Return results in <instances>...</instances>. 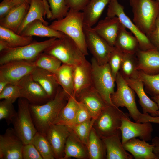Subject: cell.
Listing matches in <instances>:
<instances>
[{"label":"cell","instance_id":"cell-1","mask_svg":"<svg viewBox=\"0 0 159 159\" xmlns=\"http://www.w3.org/2000/svg\"><path fill=\"white\" fill-rule=\"evenodd\" d=\"M69 97L60 86L54 98L40 105L30 104L32 118L37 132L46 133L53 125Z\"/></svg>","mask_w":159,"mask_h":159},{"label":"cell","instance_id":"cell-2","mask_svg":"<svg viewBox=\"0 0 159 159\" xmlns=\"http://www.w3.org/2000/svg\"><path fill=\"white\" fill-rule=\"evenodd\" d=\"M117 89L111 95L110 98L115 107H125L129 112V116L135 122L155 123L156 117L148 113L140 112L138 109L135 102V92L127 84L125 79L119 72L115 79Z\"/></svg>","mask_w":159,"mask_h":159},{"label":"cell","instance_id":"cell-3","mask_svg":"<svg viewBox=\"0 0 159 159\" xmlns=\"http://www.w3.org/2000/svg\"><path fill=\"white\" fill-rule=\"evenodd\" d=\"M82 12L69 9L63 18L54 20L48 26L71 38L85 55H88L83 31Z\"/></svg>","mask_w":159,"mask_h":159},{"label":"cell","instance_id":"cell-4","mask_svg":"<svg viewBox=\"0 0 159 159\" xmlns=\"http://www.w3.org/2000/svg\"><path fill=\"white\" fill-rule=\"evenodd\" d=\"M132 21L147 36L155 29L159 16V1L154 0H129Z\"/></svg>","mask_w":159,"mask_h":159},{"label":"cell","instance_id":"cell-5","mask_svg":"<svg viewBox=\"0 0 159 159\" xmlns=\"http://www.w3.org/2000/svg\"><path fill=\"white\" fill-rule=\"evenodd\" d=\"M129 116L118 108L108 105L95 119L92 127L101 138L121 133L122 119Z\"/></svg>","mask_w":159,"mask_h":159},{"label":"cell","instance_id":"cell-6","mask_svg":"<svg viewBox=\"0 0 159 159\" xmlns=\"http://www.w3.org/2000/svg\"><path fill=\"white\" fill-rule=\"evenodd\" d=\"M57 39L52 37L42 42L33 41L25 46L9 48L1 52L0 65L14 60L34 62L37 57L49 47Z\"/></svg>","mask_w":159,"mask_h":159},{"label":"cell","instance_id":"cell-7","mask_svg":"<svg viewBox=\"0 0 159 159\" xmlns=\"http://www.w3.org/2000/svg\"><path fill=\"white\" fill-rule=\"evenodd\" d=\"M44 52L54 56L63 64L73 66L86 59L75 42L65 34L62 38H57Z\"/></svg>","mask_w":159,"mask_h":159},{"label":"cell","instance_id":"cell-8","mask_svg":"<svg viewBox=\"0 0 159 159\" xmlns=\"http://www.w3.org/2000/svg\"><path fill=\"white\" fill-rule=\"evenodd\" d=\"M92 81L91 86L100 95L108 105L114 106L110 96L114 91L115 80L113 77L108 63L98 64L95 59H91Z\"/></svg>","mask_w":159,"mask_h":159},{"label":"cell","instance_id":"cell-9","mask_svg":"<svg viewBox=\"0 0 159 159\" xmlns=\"http://www.w3.org/2000/svg\"><path fill=\"white\" fill-rule=\"evenodd\" d=\"M30 104L25 99L19 98L18 110L12 122L13 128L24 144L31 143L37 132L32 118Z\"/></svg>","mask_w":159,"mask_h":159},{"label":"cell","instance_id":"cell-10","mask_svg":"<svg viewBox=\"0 0 159 159\" xmlns=\"http://www.w3.org/2000/svg\"><path fill=\"white\" fill-rule=\"evenodd\" d=\"M107 16H117L126 29H129L138 40L139 49L143 51L155 48L147 36L141 31L126 14L123 6L117 0H111L107 12Z\"/></svg>","mask_w":159,"mask_h":159},{"label":"cell","instance_id":"cell-11","mask_svg":"<svg viewBox=\"0 0 159 159\" xmlns=\"http://www.w3.org/2000/svg\"><path fill=\"white\" fill-rule=\"evenodd\" d=\"M83 31L87 49L92 57L100 65L107 63L114 47L98 35L92 26L84 24Z\"/></svg>","mask_w":159,"mask_h":159},{"label":"cell","instance_id":"cell-12","mask_svg":"<svg viewBox=\"0 0 159 159\" xmlns=\"http://www.w3.org/2000/svg\"><path fill=\"white\" fill-rule=\"evenodd\" d=\"M20 90V97L27 100L30 104L40 105L50 100L42 86L28 74L18 82Z\"/></svg>","mask_w":159,"mask_h":159},{"label":"cell","instance_id":"cell-13","mask_svg":"<svg viewBox=\"0 0 159 159\" xmlns=\"http://www.w3.org/2000/svg\"><path fill=\"white\" fill-rule=\"evenodd\" d=\"M36 67L33 62L14 60L8 62L0 65V79L9 84L17 83L31 74Z\"/></svg>","mask_w":159,"mask_h":159},{"label":"cell","instance_id":"cell-14","mask_svg":"<svg viewBox=\"0 0 159 159\" xmlns=\"http://www.w3.org/2000/svg\"><path fill=\"white\" fill-rule=\"evenodd\" d=\"M24 144L14 129H7L0 135V159H23Z\"/></svg>","mask_w":159,"mask_h":159},{"label":"cell","instance_id":"cell-15","mask_svg":"<svg viewBox=\"0 0 159 159\" xmlns=\"http://www.w3.org/2000/svg\"><path fill=\"white\" fill-rule=\"evenodd\" d=\"M122 143L123 144L130 139L139 137L146 141L152 139L153 128L151 122H134L129 117H124L122 120L120 127Z\"/></svg>","mask_w":159,"mask_h":159},{"label":"cell","instance_id":"cell-16","mask_svg":"<svg viewBox=\"0 0 159 159\" xmlns=\"http://www.w3.org/2000/svg\"><path fill=\"white\" fill-rule=\"evenodd\" d=\"M72 131L66 125L60 124L52 125L46 133L47 138L54 152L55 159H62L67 140Z\"/></svg>","mask_w":159,"mask_h":159},{"label":"cell","instance_id":"cell-17","mask_svg":"<svg viewBox=\"0 0 159 159\" xmlns=\"http://www.w3.org/2000/svg\"><path fill=\"white\" fill-rule=\"evenodd\" d=\"M77 101L85 105L95 119L108 105L99 94L90 86L75 95Z\"/></svg>","mask_w":159,"mask_h":159},{"label":"cell","instance_id":"cell-18","mask_svg":"<svg viewBox=\"0 0 159 159\" xmlns=\"http://www.w3.org/2000/svg\"><path fill=\"white\" fill-rule=\"evenodd\" d=\"M117 16H107L98 21L93 29L110 46L114 47L118 32L122 25Z\"/></svg>","mask_w":159,"mask_h":159},{"label":"cell","instance_id":"cell-19","mask_svg":"<svg viewBox=\"0 0 159 159\" xmlns=\"http://www.w3.org/2000/svg\"><path fill=\"white\" fill-rule=\"evenodd\" d=\"M138 64L137 70L150 75L159 73V51L156 49L138 50L135 54Z\"/></svg>","mask_w":159,"mask_h":159},{"label":"cell","instance_id":"cell-20","mask_svg":"<svg viewBox=\"0 0 159 159\" xmlns=\"http://www.w3.org/2000/svg\"><path fill=\"white\" fill-rule=\"evenodd\" d=\"M124 79L129 86L136 93L139 98V103L142 108L143 113H150L153 117L158 116V105L146 94L144 89V85L142 81L138 78Z\"/></svg>","mask_w":159,"mask_h":159},{"label":"cell","instance_id":"cell-21","mask_svg":"<svg viewBox=\"0 0 159 159\" xmlns=\"http://www.w3.org/2000/svg\"><path fill=\"white\" fill-rule=\"evenodd\" d=\"M122 144L135 159H158L153 152L154 145L152 143L134 138Z\"/></svg>","mask_w":159,"mask_h":159},{"label":"cell","instance_id":"cell-22","mask_svg":"<svg viewBox=\"0 0 159 159\" xmlns=\"http://www.w3.org/2000/svg\"><path fill=\"white\" fill-rule=\"evenodd\" d=\"M30 2L26 1L14 8L6 16L0 19V26L17 33L29 9Z\"/></svg>","mask_w":159,"mask_h":159},{"label":"cell","instance_id":"cell-23","mask_svg":"<svg viewBox=\"0 0 159 159\" xmlns=\"http://www.w3.org/2000/svg\"><path fill=\"white\" fill-rule=\"evenodd\" d=\"M31 74L34 80L43 88L50 99L54 98L60 86L54 74L36 67Z\"/></svg>","mask_w":159,"mask_h":159},{"label":"cell","instance_id":"cell-24","mask_svg":"<svg viewBox=\"0 0 159 159\" xmlns=\"http://www.w3.org/2000/svg\"><path fill=\"white\" fill-rule=\"evenodd\" d=\"M74 95L83 89L91 86L92 67L90 62L86 59L74 66Z\"/></svg>","mask_w":159,"mask_h":159},{"label":"cell","instance_id":"cell-25","mask_svg":"<svg viewBox=\"0 0 159 159\" xmlns=\"http://www.w3.org/2000/svg\"><path fill=\"white\" fill-rule=\"evenodd\" d=\"M121 133L101 138L105 144L107 159H132L131 154L124 149L122 142Z\"/></svg>","mask_w":159,"mask_h":159},{"label":"cell","instance_id":"cell-26","mask_svg":"<svg viewBox=\"0 0 159 159\" xmlns=\"http://www.w3.org/2000/svg\"><path fill=\"white\" fill-rule=\"evenodd\" d=\"M71 157L78 159H89L86 145L72 130L67 140L64 155L62 159H67Z\"/></svg>","mask_w":159,"mask_h":159},{"label":"cell","instance_id":"cell-27","mask_svg":"<svg viewBox=\"0 0 159 159\" xmlns=\"http://www.w3.org/2000/svg\"><path fill=\"white\" fill-rule=\"evenodd\" d=\"M46 13L45 4L43 0H31L30 7L17 34L21 35L26 27L33 21L39 20L48 26V22L44 19Z\"/></svg>","mask_w":159,"mask_h":159},{"label":"cell","instance_id":"cell-28","mask_svg":"<svg viewBox=\"0 0 159 159\" xmlns=\"http://www.w3.org/2000/svg\"><path fill=\"white\" fill-rule=\"evenodd\" d=\"M111 0H90L82 11L84 24L92 26L98 21Z\"/></svg>","mask_w":159,"mask_h":159},{"label":"cell","instance_id":"cell-29","mask_svg":"<svg viewBox=\"0 0 159 159\" xmlns=\"http://www.w3.org/2000/svg\"><path fill=\"white\" fill-rule=\"evenodd\" d=\"M122 25L117 36L114 46L124 53L135 54L139 49L136 38Z\"/></svg>","mask_w":159,"mask_h":159},{"label":"cell","instance_id":"cell-30","mask_svg":"<svg viewBox=\"0 0 159 159\" xmlns=\"http://www.w3.org/2000/svg\"><path fill=\"white\" fill-rule=\"evenodd\" d=\"M24 36H37L41 37L61 38L65 34L44 25L40 20H36L29 24L21 34Z\"/></svg>","mask_w":159,"mask_h":159},{"label":"cell","instance_id":"cell-31","mask_svg":"<svg viewBox=\"0 0 159 159\" xmlns=\"http://www.w3.org/2000/svg\"><path fill=\"white\" fill-rule=\"evenodd\" d=\"M74 66L63 64L54 74L59 85L69 98L74 95Z\"/></svg>","mask_w":159,"mask_h":159},{"label":"cell","instance_id":"cell-32","mask_svg":"<svg viewBox=\"0 0 159 159\" xmlns=\"http://www.w3.org/2000/svg\"><path fill=\"white\" fill-rule=\"evenodd\" d=\"M89 159H106L105 147L102 139L92 127L86 145Z\"/></svg>","mask_w":159,"mask_h":159},{"label":"cell","instance_id":"cell-33","mask_svg":"<svg viewBox=\"0 0 159 159\" xmlns=\"http://www.w3.org/2000/svg\"><path fill=\"white\" fill-rule=\"evenodd\" d=\"M78 105L79 102L75 96L70 97L53 124H63L69 127L71 126L75 118Z\"/></svg>","mask_w":159,"mask_h":159},{"label":"cell","instance_id":"cell-34","mask_svg":"<svg viewBox=\"0 0 159 159\" xmlns=\"http://www.w3.org/2000/svg\"><path fill=\"white\" fill-rule=\"evenodd\" d=\"M0 40L7 42L9 48H15L28 44L33 41L32 36H24L0 26Z\"/></svg>","mask_w":159,"mask_h":159},{"label":"cell","instance_id":"cell-35","mask_svg":"<svg viewBox=\"0 0 159 159\" xmlns=\"http://www.w3.org/2000/svg\"><path fill=\"white\" fill-rule=\"evenodd\" d=\"M138 59L135 54L124 53L119 72L124 78L137 79Z\"/></svg>","mask_w":159,"mask_h":159},{"label":"cell","instance_id":"cell-36","mask_svg":"<svg viewBox=\"0 0 159 159\" xmlns=\"http://www.w3.org/2000/svg\"><path fill=\"white\" fill-rule=\"evenodd\" d=\"M31 143L38 151L43 159H55L54 152L46 134L37 132Z\"/></svg>","mask_w":159,"mask_h":159},{"label":"cell","instance_id":"cell-37","mask_svg":"<svg viewBox=\"0 0 159 159\" xmlns=\"http://www.w3.org/2000/svg\"><path fill=\"white\" fill-rule=\"evenodd\" d=\"M36 67L49 71L53 74L62 65V62L56 58L49 54L43 52L34 62Z\"/></svg>","mask_w":159,"mask_h":159},{"label":"cell","instance_id":"cell-38","mask_svg":"<svg viewBox=\"0 0 159 159\" xmlns=\"http://www.w3.org/2000/svg\"><path fill=\"white\" fill-rule=\"evenodd\" d=\"M138 78L142 81L147 93L152 96L159 95V73L148 75L139 70Z\"/></svg>","mask_w":159,"mask_h":159},{"label":"cell","instance_id":"cell-39","mask_svg":"<svg viewBox=\"0 0 159 159\" xmlns=\"http://www.w3.org/2000/svg\"><path fill=\"white\" fill-rule=\"evenodd\" d=\"M47 0L52 14L50 20L61 19L66 16L69 9L66 0Z\"/></svg>","mask_w":159,"mask_h":159},{"label":"cell","instance_id":"cell-40","mask_svg":"<svg viewBox=\"0 0 159 159\" xmlns=\"http://www.w3.org/2000/svg\"><path fill=\"white\" fill-rule=\"evenodd\" d=\"M95 119L92 118L77 125L69 127L78 138L86 145Z\"/></svg>","mask_w":159,"mask_h":159},{"label":"cell","instance_id":"cell-41","mask_svg":"<svg viewBox=\"0 0 159 159\" xmlns=\"http://www.w3.org/2000/svg\"><path fill=\"white\" fill-rule=\"evenodd\" d=\"M124 54V53L120 49L114 47L107 63L115 80L120 69Z\"/></svg>","mask_w":159,"mask_h":159},{"label":"cell","instance_id":"cell-42","mask_svg":"<svg viewBox=\"0 0 159 159\" xmlns=\"http://www.w3.org/2000/svg\"><path fill=\"white\" fill-rule=\"evenodd\" d=\"M13 103L6 100L0 102V120L4 119L8 125L12 123V121L16 115Z\"/></svg>","mask_w":159,"mask_h":159},{"label":"cell","instance_id":"cell-43","mask_svg":"<svg viewBox=\"0 0 159 159\" xmlns=\"http://www.w3.org/2000/svg\"><path fill=\"white\" fill-rule=\"evenodd\" d=\"M20 97V90L17 83H9L0 92V99L8 100L13 103Z\"/></svg>","mask_w":159,"mask_h":159},{"label":"cell","instance_id":"cell-44","mask_svg":"<svg viewBox=\"0 0 159 159\" xmlns=\"http://www.w3.org/2000/svg\"><path fill=\"white\" fill-rule=\"evenodd\" d=\"M78 102V107L76 117L71 126L78 125L93 118L91 113L86 107L82 103Z\"/></svg>","mask_w":159,"mask_h":159},{"label":"cell","instance_id":"cell-45","mask_svg":"<svg viewBox=\"0 0 159 159\" xmlns=\"http://www.w3.org/2000/svg\"><path fill=\"white\" fill-rule=\"evenodd\" d=\"M22 155L23 159H43L38 151L32 143L24 144Z\"/></svg>","mask_w":159,"mask_h":159},{"label":"cell","instance_id":"cell-46","mask_svg":"<svg viewBox=\"0 0 159 159\" xmlns=\"http://www.w3.org/2000/svg\"><path fill=\"white\" fill-rule=\"evenodd\" d=\"M147 37L155 48L159 51V16L155 29Z\"/></svg>","mask_w":159,"mask_h":159},{"label":"cell","instance_id":"cell-47","mask_svg":"<svg viewBox=\"0 0 159 159\" xmlns=\"http://www.w3.org/2000/svg\"><path fill=\"white\" fill-rule=\"evenodd\" d=\"M16 6L11 0H3L0 4V19L4 17Z\"/></svg>","mask_w":159,"mask_h":159},{"label":"cell","instance_id":"cell-48","mask_svg":"<svg viewBox=\"0 0 159 159\" xmlns=\"http://www.w3.org/2000/svg\"><path fill=\"white\" fill-rule=\"evenodd\" d=\"M90 0H66L69 9L77 11H83Z\"/></svg>","mask_w":159,"mask_h":159},{"label":"cell","instance_id":"cell-49","mask_svg":"<svg viewBox=\"0 0 159 159\" xmlns=\"http://www.w3.org/2000/svg\"><path fill=\"white\" fill-rule=\"evenodd\" d=\"M151 140L152 144L154 145L153 152L158 159H159V137H155Z\"/></svg>","mask_w":159,"mask_h":159},{"label":"cell","instance_id":"cell-50","mask_svg":"<svg viewBox=\"0 0 159 159\" xmlns=\"http://www.w3.org/2000/svg\"><path fill=\"white\" fill-rule=\"evenodd\" d=\"M9 48L8 44L6 41L0 40V52L6 50Z\"/></svg>","mask_w":159,"mask_h":159},{"label":"cell","instance_id":"cell-51","mask_svg":"<svg viewBox=\"0 0 159 159\" xmlns=\"http://www.w3.org/2000/svg\"><path fill=\"white\" fill-rule=\"evenodd\" d=\"M9 83L6 81L0 79V92L5 88Z\"/></svg>","mask_w":159,"mask_h":159},{"label":"cell","instance_id":"cell-52","mask_svg":"<svg viewBox=\"0 0 159 159\" xmlns=\"http://www.w3.org/2000/svg\"><path fill=\"white\" fill-rule=\"evenodd\" d=\"M152 99L155 102L158 106V110L157 112L158 116H159V95H155L151 97Z\"/></svg>","mask_w":159,"mask_h":159},{"label":"cell","instance_id":"cell-53","mask_svg":"<svg viewBox=\"0 0 159 159\" xmlns=\"http://www.w3.org/2000/svg\"><path fill=\"white\" fill-rule=\"evenodd\" d=\"M17 6L20 5L26 1L31 2V0H11Z\"/></svg>","mask_w":159,"mask_h":159},{"label":"cell","instance_id":"cell-54","mask_svg":"<svg viewBox=\"0 0 159 159\" xmlns=\"http://www.w3.org/2000/svg\"><path fill=\"white\" fill-rule=\"evenodd\" d=\"M154 0L159 1V0Z\"/></svg>","mask_w":159,"mask_h":159}]
</instances>
